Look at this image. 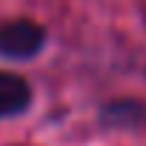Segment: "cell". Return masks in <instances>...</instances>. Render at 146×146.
Segmentation results:
<instances>
[{
  "label": "cell",
  "instance_id": "1",
  "mask_svg": "<svg viewBox=\"0 0 146 146\" xmlns=\"http://www.w3.org/2000/svg\"><path fill=\"white\" fill-rule=\"evenodd\" d=\"M46 29L35 20H0V57L3 60H35L46 49Z\"/></svg>",
  "mask_w": 146,
  "mask_h": 146
},
{
  "label": "cell",
  "instance_id": "2",
  "mask_svg": "<svg viewBox=\"0 0 146 146\" xmlns=\"http://www.w3.org/2000/svg\"><path fill=\"white\" fill-rule=\"evenodd\" d=\"M32 106V86L15 72H0V120L17 117Z\"/></svg>",
  "mask_w": 146,
  "mask_h": 146
},
{
  "label": "cell",
  "instance_id": "3",
  "mask_svg": "<svg viewBox=\"0 0 146 146\" xmlns=\"http://www.w3.org/2000/svg\"><path fill=\"white\" fill-rule=\"evenodd\" d=\"M100 120L115 129H137L146 126V103L143 100H112L103 106Z\"/></svg>",
  "mask_w": 146,
  "mask_h": 146
}]
</instances>
